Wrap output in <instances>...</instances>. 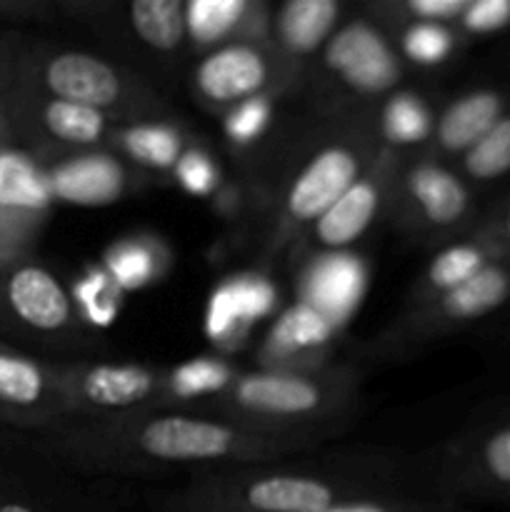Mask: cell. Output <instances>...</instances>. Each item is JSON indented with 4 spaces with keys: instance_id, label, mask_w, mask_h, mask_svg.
I'll return each instance as SVG.
<instances>
[{
    "instance_id": "cell-17",
    "label": "cell",
    "mask_w": 510,
    "mask_h": 512,
    "mask_svg": "<svg viewBox=\"0 0 510 512\" xmlns=\"http://www.w3.org/2000/svg\"><path fill=\"white\" fill-rule=\"evenodd\" d=\"M338 0H288L273 10L270 45L285 60H305L325 48L343 25Z\"/></svg>"
},
{
    "instance_id": "cell-10",
    "label": "cell",
    "mask_w": 510,
    "mask_h": 512,
    "mask_svg": "<svg viewBox=\"0 0 510 512\" xmlns=\"http://www.w3.org/2000/svg\"><path fill=\"white\" fill-rule=\"evenodd\" d=\"M50 203L45 168L13 145L0 148V268L25 258Z\"/></svg>"
},
{
    "instance_id": "cell-1",
    "label": "cell",
    "mask_w": 510,
    "mask_h": 512,
    "mask_svg": "<svg viewBox=\"0 0 510 512\" xmlns=\"http://www.w3.org/2000/svg\"><path fill=\"white\" fill-rule=\"evenodd\" d=\"M305 438L265 433L223 418L150 410L125 418L98 420L65 435L73 458L90 465H185V463H255L298 450Z\"/></svg>"
},
{
    "instance_id": "cell-33",
    "label": "cell",
    "mask_w": 510,
    "mask_h": 512,
    "mask_svg": "<svg viewBox=\"0 0 510 512\" xmlns=\"http://www.w3.org/2000/svg\"><path fill=\"white\" fill-rule=\"evenodd\" d=\"M455 28L470 38H485L510 30V0H468Z\"/></svg>"
},
{
    "instance_id": "cell-6",
    "label": "cell",
    "mask_w": 510,
    "mask_h": 512,
    "mask_svg": "<svg viewBox=\"0 0 510 512\" xmlns=\"http://www.w3.org/2000/svg\"><path fill=\"white\" fill-rule=\"evenodd\" d=\"M373 148L363 135L338 138L320 145L308 163L290 180L283 198V230H308L320 215L333 208L335 200L365 173Z\"/></svg>"
},
{
    "instance_id": "cell-32",
    "label": "cell",
    "mask_w": 510,
    "mask_h": 512,
    "mask_svg": "<svg viewBox=\"0 0 510 512\" xmlns=\"http://www.w3.org/2000/svg\"><path fill=\"white\" fill-rule=\"evenodd\" d=\"M465 5H468V0H403V3L378 5V13L390 18V23L398 20L400 25L440 23L455 28Z\"/></svg>"
},
{
    "instance_id": "cell-20",
    "label": "cell",
    "mask_w": 510,
    "mask_h": 512,
    "mask_svg": "<svg viewBox=\"0 0 510 512\" xmlns=\"http://www.w3.org/2000/svg\"><path fill=\"white\" fill-rule=\"evenodd\" d=\"M500 255H505V250L498 248L493 240L485 238L483 233H475L470 238L458 240V243L445 245L425 268L423 278L415 285V295L410 303L420 305L450 293V290L463 285L465 280L473 278L475 273H480L485 265H490Z\"/></svg>"
},
{
    "instance_id": "cell-21",
    "label": "cell",
    "mask_w": 510,
    "mask_h": 512,
    "mask_svg": "<svg viewBox=\"0 0 510 512\" xmlns=\"http://www.w3.org/2000/svg\"><path fill=\"white\" fill-rule=\"evenodd\" d=\"M238 375L235 365L223 358L205 355V358L185 360L165 373L160 405H210L235 383Z\"/></svg>"
},
{
    "instance_id": "cell-2",
    "label": "cell",
    "mask_w": 510,
    "mask_h": 512,
    "mask_svg": "<svg viewBox=\"0 0 510 512\" xmlns=\"http://www.w3.org/2000/svg\"><path fill=\"white\" fill-rule=\"evenodd\" d=\"M355 378L345 370H253L208 408L218 418L265 433L310 440L315 425L333 423L353 403Z\"/></svg>"
},
{
    "instance_id": "cell-16",
    "label": "cell",
    "mask_w": 510,
    "mask_h": 512,
    "mask_svg": "<svg viewBox=\"0 0 510 512\" xmlns=\"http://www.w3.org/2000/svg\"><path fill=\"white\" fill-rule=\"evenodd\" d=\"M510 110V90L480 85L450 100L435 118L433 143L443 155H465Z\"/></svg>"
},
{
    "instance_id": "cell-35",
    "label": "cell",
    "mask_w": 510,
    "mask_h": 512,
    "mask_svg": "<svg viewBox=\"0 0 510 512\" xmlns=\"http://www.w3.org/2000/svg\"><path fill=\"white\" fill-rule=\"evenodd\" d=\"M318 512H448V508L435 503H423L413 498H395V495H368V498L343 500L338 505Z\"/></svg>"
},
{
    "instance_id": "cell-4",
    "label": "cell",
    "mask_w": 510,
    "mask_h": 512,
    "mask_svg": "<svg viewBox=\"0 0 510 512\" xmlns=\"http://www.w3.org/2000/svg\"><path fill=\"white\" fill-rule=\"evenodd\" d=\"M510 300V253L500 255L485 265L480 273L465 280L440 298L428 303L410 305L408 313L380 338V345L388 350L415 348L433 338H443L453 330L465 328L485 315L495 313Z\"/></svg>"
},
{
    "instance_id": "cell-23",
    "label": "cell",
    "mask_w": 510,
    "mask_h": 512,
    "mask_svg": "<svg viewBox=\"0 0 510 512\" xmlns=\"http://www.w3.org/2000/svg\"><path fill=\"white\" fill-rule=\"evenodd\" d=\"M115 148L140 168L173 170L185 150V140L173 123L165 120H140L120 125L110 135Z\"/></svg>"
},
{
    "instance_id": "cell-26",
    "label": "cell",
    "mask_w": 510,
    "mask_h": 512,
    "mask_svg": "<svg viewBox=\"0 0 510 512\" xmlns=\"http://www.w3.org/2000/svg\"><path fill=\"white\" fill-rule=\"evenodd\" d=\"M128 18L133 33L158 53H173L188 40L183 0H135Z\"/></svg>"
},
{
    "instance_id": "cell-37",
    "label": "cell",
    "mask_w": 510,
    "mask_h": 512,
    "mask_svg": "<svg viewBox=\"0 0 510 512\" xmlns=\"http://www.w3.org/2000/svg\"><path fill=\"white\" fill-rule=\"evenodd\" d=\"M15 115H13V100L8 98V85H5L3 73H0V148L10 145L15 130Z\"/></svg>"
},
{
    "instance_id": "cell-28",
    "label": "cell",
    "mask_w": 510,
    "mask_h": 512,
    "mask_svg": "<svg viewBox=\"0 0 510 512\" xmlns=\"http://www.w3.org/2000/svg\"><path fill=\"white\" fill-rule=\"evenodd\" d=\"M463 178L473 183H495L510 175V110L468 150L460 155Z\"/></svg>"
},
{
    "instance_id": "cell-18",
    "label": "cell",
    "mask_w": 510,
    "mask_h": 512,
    "mask_svg": "<svg viewBox=\"0 0 510 512\" xmlns=\"http://www.w3.org/2000/svg\"><path fill=\"white\" fill-rule=\"evenodd\" d=\"M15 118L28 120L45 138L60 145L90 148L103 143L110 133V113L88 108V105L65 103V100L45 98L38 93H25L13 98Z\"/></svg>"
},
{
    "instance_id": "cell-11",
    "label": "cell",
    "mask_w": 510,
    "mask_h": 512,
    "mask_svg": "<svg viewBox=\"0 0 510 512\" xmlns=\"http://www.w3.org/2000/svg\"><path fill=\"white\" fill-rule=\"evenodd\" d=\"M395 155L380 148L365 173L325 210L305 233L308 243L318 250H343L365 235L380 210L395 195Z\"/></svg>"
},
{
    "instance_id": "cell-3",
    "label": "cell",
    "mask_w": 510,
    "mask_h": 512,
    "mask_svg": "<svg viewBox=\"0 0 510 512\" xmlns=\"http://www.w3.org/2000/svg\"><path fill=\"white\" fill-rule=\"evenodd\" d=\"M383 495L363 478L290 470H203L175 512H318L343 500Z\"/></svg>"
},
{
    "instance_id": "cell-31",
    "label": "cell",
    "mask_w": 510,
    "mask_h": 512,
    "mask_svg": "<svg viewBox=\"0 0 510 512\" xmlns=\"http://www.w3.org/2000/svg\"><path fill=\"white\" fill-rule=\"evenodd\" d=\"M270 118H273V100H270V95H255V98H248L228 108L223 130L235 145H250L265 133Z\"/></svg>"
},
{
    "instance_id": "cell-13",
    "label": "cell",
    "mask_w": 510,
    "mask_h": 512,
    "mask_svg": "<svg viewBox=\"0 0 510 512\" xmlns=\"http://www.w3.org/2000/svg\"><path fill=\"white\" fill-rule=\"evenodd\" d=\"M275 60L273 48L245 40L208 50L193 70L195 95L215 108H233L268 93L275 80Z\"/></svg>"
},
{
    "instance_id": "cell-5",
    "label": "cell",
    "mask_w": 510,
    "mask_h": 512,
    "mask_svg": "<svg viewBox=\"0 0 510 512\" xmlns=\"http://www.w3.org/2000/svg\"><path fill=\"white\" fill-rule=\"evenodd\" d=\"M68 415L90 420L125 418L160 405L165 370L138 363L55 365Z\"/></svg>"
},
{
    "instance_id": "cell-36",
    "label": "cell",
    "mask_w": 510,
    "mask_h": 512,
    "mask_svg": "<svg viewBox=\"0 0 510 512\" xmlns=\"http://www.w3.org/2000/svg\"><path fill=\"white\" fill-rule=\"evenodd\" d=\"M485 238L493 240L498 248H503L505 253H510V203H505L483 228L478 230Z\"/></svg>"
},
{
    "instance_id": "cell-7",
    "label": "cell",
    "mask_w": 510,
    "mask_h": 512,
    "mask_svg": "<svg viewBox=\"0 0 510 512\" xmlns=\"http://www.w3.org/2000/svg\"><path fill=\"white\" fill-rule=\"evenodd\" d=\"M30 93L95 110H118L138 105V93L128 75L108 60L83 50H58L25 65Z\"/></svg>"
},
{
    "instance_id": "cell-15",
    "label": "cell",
    "mask_w": 510,
    "mask_h": 512,
    "mask_svg": "<svg viewBox=\"0 0 510 512\" xmlns=\"http://www.w3.org/2000/svg\"><path fill=\"white\" fill-rule=\"evenodd\" d=\"M273 10L253 0H188L185 3V30L190 43L203 50L245 40L270 45Z\"/></svg>"
},
{
    "instance_id": "cell-8",
    "label": "cell",
    "mask_w": 510,
    "mask_h": 512,
    "mask_svg": "<svg viewBox=\"0 0 510 512\" xmlns=\"http://www.w3.org/2000/svg\"><path fill=\"white\" fill-rule=\"evenodd\" d=\"M323 68L355 95H390L403 78V58L375 20H348L323 48Z\"/></svg>"
},
{
    "instance_id": "cell-19",
    "label": "cell",
    "mask_w": 510,
    "mask_h": 512,
    "mask_svg": "<svg viewBox=\"0 0 510 512\" xmlns=\"http://www.w3.org/2000/svg\"><path fill=\"white\" fill-rule=\"evenodd\" d=\"M53 200L70 205H105L123 195L125 170L110 155H75L45 170Z\"/></svg>"
},
{
    "instance_id": "cell-34",
    "label": "cell",
    "mask_w": 510,
    "mask_h": 512,
    "mask_svg": "<svg viewBox=\"0 0 510 512\" xmlns=\"http://www.w3.org/2000/svg\"><path fill=\"white\" fill-rule=\"evenodd\" d=\"M173 173L185 193L200 195V198L213 193L220 180L218 165H215V160L203 148H185L178 165L173 168Z\"/></svg>"
},
{
    "instance_id": "cell-30",
    "label": "cell",
    "mask_w": 510,
    "mask_h": 512,
    "mask_svg": "<svg viewBox=\"0 0 510 512\" xmlns=\"http://www.w3.org/2000/svg\"><path fill=\"white\" fill-rule=\"evenodd\" d=\"M70 298H73L75 313L83 323L95 325V328H105L118 318L120 308V290L110 280V275L103 268H93L78 278L70 288Z\"/></svg>"
},
{
    "instance_id": "cell-38",
    "label": "cell",
    "mask_w": 510,
    "mask_h": 512,
    "mask_svg": "<svg viewBox=\"0 0 510 512\" xmlns=\"http://www.w3.org/2000/svg\"><path fill=\"white\" fill-rule=\"evenodd\" d=\"M0 512H38L30 508L28 503H20L15 498H0Z\"/></svg>"
},
{
    "instance_id": "cell-14",
    "label": "cell",
    "mask_w": 510,
    "mask_h": 512,
    "mask_svg": "<svg viewBox=\"0 0 510 512\" xmlns=\"http://www.w3.org/2000/svg\"><path fill=\"white\" fill-rule=\"evenodd\" d=\"M70 418L60 393L55 365L0 345V420L18 425H48Z\"/></svg>"
},
{
    "instance_id": "cell-12",
    "label": "cell",
    "mask_w": 510,
    "mask_h": 512,
    "mask_svg": "<svg viewBox=\"0 0 510 512\" xmlns=\"http://www.w3.org/2000/svg\"><path fill=\"white\" fill-rule=\"evenodd\" d=\"M398 185L403 220L415 230L445 233L463 225L473 213L468 180L440 160H418L405 170Z\"/></svg>"
},
{
    "instance_id": "cell-24",
    "label": "cell",
    "mask_w": 510,
    "mask_h": 512,
    "mask_svg": "<svg viewBox=\"0 0 510 512\" xmlns=\"http://www.w3.org/2000/svg\"><path fill=\"white\" fill-rule=\"evenodd\" d=\"M435 115L428 100L413 90H395L385 95L380 108L378 133L390 148H410L433 138Z\"/></svg>"
},
{
    "instance_id": "cell-29",
    "label": "cell",
    "mask_w": 510,
    "mask_h": 512,
    "mask_svg": "<svg viewBox=\"0 0 510 512\" xmlns=\"http://www.w3.org/2000/svg\"><path fill=\"white\" fill-rule=\"evenodd\" d=\"M455 48H458V33L453 25L410 23L400 28V58H408L415 65L433 68V65L448 63L455 55Z\"/></svg>"
},
{
    "instance_id": "cell-25",
    "label": "cell",
    "mask_w": 510,
    "mask_h": 512,
    "mask_svg": "<svg viewBox=\"0 0 510 512\" xmlns=\"http://www.w3.org/2000/svg\"><path fill=\"white\" fill-rule=\"evenodd\" d=\"M273 305V288L258 278H238L215 290L208 310L210 335L220 338L238 323H253Z\"/></svg>"
},
{
    "instance_id": "cell-27",
    "label": "cell",
    "mask_w": 510,
    "mask_h": 512,
    "mask_svg": "<svg viewBox=\"0 0 510 512\" xmlns=\"http://www.w3.org/2000/svg\"><path fill=\"white\" fill-rule=\"evenodd\" d=\"M158 245L153 240H120L105 255L103 270L110 275V280L115 283V288L123 293V290H135L143 288V285L153 283L158 278V265H160Z\"/></svg>"
},
{
    "instance_id": "cell-9",
    "label": "cell",
    "mask_w": 510,
    "mask_h": 512,
    "mask_svg": "<svg viewBox=\"0 0 510 512\" xmlns=\"http://www.w3.org/2000/svg\"><path fill=\"white\" fill-rule=\"evenodd\" d=\"M0 310L18 328L40 338H55L78 325V313L63 280L30 258L0 268Z\"/></svg>"
},
{
    "instance_id": "cell-22",
    "label": "cell",
    "mask_w": 510,
    "mask_h": 512,
    "mask_svg": "<svg viewBox=\"0 0 510 512\" xmlns=\"http://www.w3.org/2000/svg\"><path fill=\"white\" fill-rule=\"evenodd\" d=\"M458 483L470 493L510 495V423L485 430L470 445Z\"/></svg>"
}]
</instances>
